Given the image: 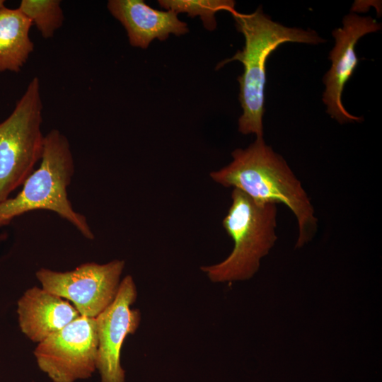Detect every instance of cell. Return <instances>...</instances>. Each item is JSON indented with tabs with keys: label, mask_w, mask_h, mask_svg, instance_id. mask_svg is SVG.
Returning a JSON list of instances; mask_svg holds the SVG:
<instances>
[{
	"label": "cell",
	"mask_w": 382,
	"mask_h": 382,
	"mask_svg": "<svg viewBox=\"0 0 382 382\" xmlns=\"http://www.w3.org/2000/svg\"><path fill=\"white\" fill-rule=\"evenodd\" d=\"M233 161L210 173L216 183L243 192L260 204H284L298 223L296 248H301L315 236L318 219L301 183L286 161L267 145L262 137L245 149L231 153Z\"/></svg>",
	"instance_id": "6da1fadb"
},
{
	"label": "cell",
	"mask_w": 382,
	"mask_h": 382,
	"mask_svg": "<svg viewBox=\"0 0 382 382\" xmlns=\"http://www.w3.org/2000/svg\"><path fill=\"white\" fill-rule=\"evenodd\" d=\"M238 31L245 37L242 51L221 64L240 61L243 73L238 78L240 83L239 100L243 114L238 120V130L243 134H254L262 137L264 89L266 82V62L270 54L281 44L292 42L318 44L324 42L313 30L288 28L272 21L261 8L250 14L231 13Z\"/></svg>",
	"instance_id": "7a4b0ae2"
},
{
	"label": "cell",
	"mask_w": 382,
	"mask_h": 382,
	"mask_svg": "<svg viewBox=\"0 0 382 382\" xmlns=\"http://www.w3.org/2000/svg\"><path fill=\"white\" fill-rule=\"evenodd\" d=\"M40 162L19 193L0 203V227L29 212L48 210L72 224L86 238L94 239L86 216L74 209L68 198L74 161L69 140L59 130L53 129L45 135Z\"/></svg>",
	"instance_id": "3957f363"
},
{
	"label": "cell",
	"mask_w": 382,
	"mask_h": 382,
	"mask_svg": "<svg viewBox=\"0 0 382 382\" xmlns=\"http://www.w3.org/2000/svg\"><path fill=\"white\" fill-rule=\"evenodd\" d=\"M277 207L274 203L260 204L243 192L233 189L231 204L222 221L234 245L230 255L219 263L201 267L212 282L251 278L260 260L274 246L277 236Z\"/></svg>",
	"instance_id": "277c9868"
},
{
	"label": "cell",
	"mask_w": 382,
	"mask_h": 382,
	"mask_svg": "<svg viewBox=\"0 0 382 382\" xmlns=\"http://www.w3.org/2000/svg\"><path fill=\"white\" fill-rule=\"evenodd\" d=\"M42 102L33 77L11 115L0 123V203L23 185L42 158Z\"/></svg>",
	"instance_id": "5b68a950"
},
{
	"label": "cell",
	"mask_w": 382,
	"mask_h": 382,
	"mask_svg": "<svg viewBox=\"0 0 382 382\" xmlns=\"http://www.w3.org/2000/svg\"><path fill=\"white\" fill-rule=\"evenodd\" d=\"M97 350L96 318L81 316L39 342L34 355L52 382H75L95 371Z\"/></svg>",
	"instance_id": "8992f818"
},
{
	"label": "cell",
	"mask_w": 382,
	"mask_h": 382,
	"mask_svg": "<svg viewBox=\"0 0 382 382\" xmlns=\"http://www.w3.org/2000/svg\"><path fill=\"white\" fill-rule=\"evenodd\" d=\"M125 261L87 262L74 270L57 272L41 268L36 277L42 288L71 301L81 316L96 318L115 299Z\"/></svg>",
	"instance_id": "52a82bcc"
},
{
	"label": "cell",
	"mask_w": 382,
	"mask_h": 382,
	"mask_svg": "<svg viewBox=\"0 0 382 382\" xmlns=\"http://www.w3.org/2000/svg\"><path fill=\"white\" fill-rule=\"evenodd\" d=\"M137 291L133 278L127 275L120 282L112 302L96 317L98 337L97 365L101 382H125L120 352L126 337L139 327L141 314L132 309Z\"/></svg>",
	"instance_id": "ba28073f"
},
{
	"label": "cell",
	"mask_w": 382,
	"mask_h": 382,
	"mask_svg": "<svg viewBox=\"0 0 382 382\" xmlns=\"http://www.w3.org/2000/svg\"><path fill=\"white\" fill-rule=\"evenodd\" d=\"M343 27L332 31L335 45L330 52L332 66L323 78L326 88L323 101L327 105V112L340 123L361 122L363 118L349 114L344 108L341 96L347 81L357 66L358 58L354 47L360 37L381 28V24L369 16L354 13L345 16Z\"/></svg>",
	"instance_id": "9c48e42d"
},
{
	"label": "cell",
	"mask_w": 382,
	"mask_h": 382,
	"mask_svg": "<svg viewBox=\"0 0 382 382\" xmlns=\"http://www.w3.org/2000/svg\"><path fill=\"white\" fill-rule=\"evenodd\" d=\"M108 8L125 27L133 47L146 49L154 39L164 40L170 34L188 32L187 24L175 12L154 9L142 0H110Z\"/></svg>",
	"instance_id": "30bf717a"
},
{
	"label": "cell",
	"mask_w": 382,
	"mask_h": 382,
	"mask_svg": "<svg viewBox=\"0 0 382 382\" xmlns=\"http://www.w3.org/2000/svg\"><path fill=\"white\" fill-rule=\"evenodd\" d=\"M17 313L22 332L37 343L81 316L68 301L37 286L18 299Z\"/></svg>",
	"instance_id": "8fae6325"
},
{
	"label": "cell",
	"mask_w": 382,
	"mask_h": 382,
	"mask_svg": "<svg viewBox=\"0 0 382 382\" xmlns=\"http://www.w3.org/2000/svg\"><path fill=\"white\" fill-rule=\"evenodd\" d=\"M32 25L18 8H0V72H19L25 65L34 50Z\"/></svg>",
	"instance_id": "7c38bea8"
},
{
	"label": "cell",
	"mask_w": 382,
	"mask_h": 382,
	"mask_svg": "<svg viewBox=\"0 0 382 382\" xmlns=\"http://www.w3.org/2000/svg\"><path fill=\"white\" fill-rule=\"evenodd\" d=\"M18 8L49 39L62 27L64 13L59 0H22Z\"/></svg>",
	"instance_id": "4fadbf2b"
},
{
	"label": "cell",
	"mask_w": 382,
	"mask_h": 382,
	"mask_svg": "<svg viewBox=\"0 0 382 382\" xmlns=\"http://www.w3.org/2000/svg\"><path fill=\"white\" fill-rule=\"evenodd\" d=\"M161 8L172 11L176 14L185 13L188 16H199L204 26L213 30L216 26L215 14L226 10L231 13L236 11L235 2L226 0H159Z\"/></svg>",
	"instance_id": "5bb4252c"
},
{
	"label": "cell",
	"mask_w": 382,
	"mask_h": 382,
	"mask_svg": "<svg viewBox=\"0 0 382 382\" xmlns=\"http://www.w3.org/2000/svg\"><path fill=\"white\" fill-rule=\"evenodd\" d=\"M4 4H5V1H4V0H0V8H1L4 7V6H5Z\"/></svg>",
	"instance_id": "9a60e30c"
}]
</instances>
